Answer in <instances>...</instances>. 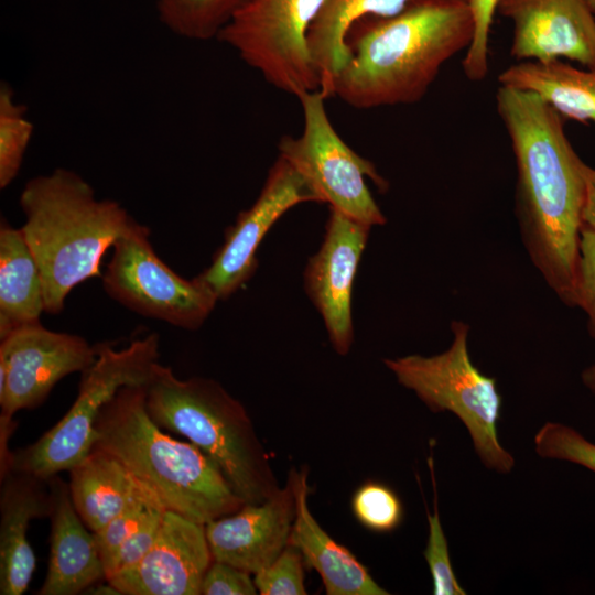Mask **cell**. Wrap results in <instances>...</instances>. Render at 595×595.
Masks as SVG:
<instances>
[{
  "instance_id": "6da1fadb",
  "label": "cell",
  "mask_w": 595,
  "mask_h": 595,
  "mask_svg": "<svg viewBox=\"0 0 595 595\" xmlns=\"http://www.w3.org/2000/svg\"><path fill=\"white\" fill-rule=\"evenodd\" d=\"M497 111L517 166V215L533 264L559 299L575 306L586 164L561 115L537 94L500 86Z\"/></svg>"
},
{
  "instance_id": "7a4b0ae2",
  "label": "cell",
  "mask_w": 595,
  "mask_h": 595,
  "mask_svg": "<svg viewBox=\"0 0 595 595\" xmlns=\"http://www.w3.org/2000/svg\"><path fill=\"white\" fill-rule=\"evenodd\" d=\"M473 35L467 0H410L396 14L361 18L347 32L333 96L357 109L415 104Z\"/></svg>"
},
{
  "instance_id": "3957f363",
  "label": "cell",
  "mask_w": 595,
  "mask_h": 595,
  "mask_svg": "<svg viewBox=\"0 0 595 595\" xmlns=\"http://www.w3.org/2000/svg\"><path fill=\"white\" fill-rule=\"evenodd\" d=\"M19 202L25 216L20 228L39 264L50 314L62 312L76 285L101 275L106 251L137 221L64 167L29 180Z\"/></svg>"
},
{
  "instance_id": "277c9868",
  "label": "cell",
  "mask_w": 595,
  "mask_h": 595,
  "mask_svg": "<svg viewBox=\"0 0 595 595\" xmlns=\"http://www.w3.org/2000/svg\"><path fill=\"white\" fill-rule=\"evenodd\" d=\"M94 431L91 448L119 459L167 510L206 524L245 505L204 452L173 439L152 420L144 387L121 388L101 409Z\"/></svg>"
},
{
  "instance_id": "5b68a950",
  "label": "cell",
  "mask_w": 595,
  "mask_h": 595,
  "mask_svg": "<svg viewBox=\"0 0 595 595\" xmlns=\"http://www.w3.org/2000/svg\"><path fill=\"white\" fill-rule=\"evenodd\" d=\"M144 394L152 420L204 452L245 504H260L279 490L270 456L247 410L218 381L181 379L158 363Z\"/></svg>"
},
{
  "instance_id": "8992f818",
  "label": "cell",
  "mask_w": 595,
  "mask_h": 595,
  "mask_svg": "<svg viewBox=\"0 0 595 595\" xmlns=\"http://www.w3.org/2000/svg\"><path fill=\"white\" fill-rule=\"evenodd\" d=\"M451 327L453 342L445 351L429 357L388 358L383 363L398 382L412 390L432 412L448 411L463 422L485 467L508 474L515 458L498 439L502 397L496 379L473 364L468 353V324L454 321Z\"/></svg>"
},
{
  "instance_id": "52a82bcc",
  "label": "cell",
  "mask_w": 595,
  "mask_h": 595,
  "mask_svg": "<svg viewBox=\"0 0 595 595\" xmlns=\"http://www.w3.org/2000/svg\"><path fill=\"white\" fill-rule=\"evenodd\" d=\"M159 335L151 333L122 349L97 345L94 363L82 372L77 397L64 416L34 443L13 451L12 470L48 479L84 459L104 408L123 387H144L159 363Z\"/></svg>"
},
{
  "instance_id": "ba28073f",
  "label": "cell",
  "mask_w": 595,
  "mask_h": 595,
  "mask_svg": "<svg viewBox=\"0 0 595 595\" xmlns=\"http://www.w3.org/2000/svg\"><path fill=\"white\" fill-rule=\"evenodd\" d=\"M325 0H242L216 40L277 89L320 90L309 32Z\"/></svg>"
},
{
  "instance_id": "9c48e42d",
  "label": "cell",
  "mask_w": 595,
  "mask_h": 595,
  "mask_svg": "<svg viewBox=\"0 0 595 595\" xmlns=\"http://www.w3.org/2000/svg\"><path fill=\"white\" fill-rule=\"evenodd\" d=\"M298 98L303 130L299 137H281L278 155L300 173L318 203H327L370 227L383 225L386 217L366 184L368 177L382 190L387 186L375 164L356 153L337 133L321 90Z\"/></svg>"
},
{
  "instance_id": "30bf717a",
  "label": "cell",
  "mask_w": 595,
  "mask_h": 595,
  "mask_svg": "<svg viewBox=\"0 0 595 595\" xmlns=\"http://www.w3.org/2000/svg\"><path fill=\"white\" fill-rule=\"evenodd\" d=\"M149 236V228L136 221L116 240L101 274L105 291L142 316L197 329L218 301L195 278L184 279L170 269L154 251Z\"/></svg>"
},
{
  "instance_id": "8fae6325",
  "label": "cell",
  "mask_w": 595,
  "mask_h": 595,
  "mask_svg": "<svg viewBox=\"0 0 595 595\" xmlns=\"http://www.w3.org/2000/svg\"><path fill=\"white\" fill-rule=\"evenodd\" d=\"M96 356L97 345L41 322L13 329L0 338V413L41 405L61 379L83 372Z\"/></svg>"
},
{
  "instance_id": "7c38bea8",
  "label": "cell",
  "mask_w": 595,
  "mask_h": 595,
  "mask_svg": "<svg viewBox=\"0 0 595 595\" xmlns=\"http://www.w3.org/2000/svg\"><path fill=\"white\" fill-rule=\"evenodd\" d=\"M306 202H317L316 196L300 173L278 155L255 203L226 229L212 263L195 279L217 301L230 298L253 275L258 247L270 228L288 210Z\"/></svg>"
},
{
  "instance_id": "4fadbf2b",
  "label": "cell",
  "mask_w": 595,
  "mask_h": 595,
  "mask_svg": "<svg viewBox=\"0 0 595 595\" xmlns=\"http://www.w3.org/2000/svg\"><path fill=\"white\" fill-rule=\"evenodd\" d=\"M371 227L329 208L323 242L305 267L304 289L320 312L334 350L353 344V284Z\"/></svg>"
},
{
  "instance_id": "5bb4252c",
  "label": "cell",
  "mask_w": 595,
  "mask_h": 595,
  "mask_svg": "<svg viewBox=\"0 0 595 595\" xmlns=\"http://www.w3.org/2000/svg\"><path fill=\"white\" fill-rule=\"evenodd\" d=\"M212 562L205 524L167 510L150 550L107 580L122 595H201Z\"/></svg>"
},
{
  "instance_id": "9a60e30c",
  "label": "cell",
  "mask_w": 595,
  "mask_h": 595,
  "mask_svg": "<svg viewBox=\"0 0 595 595\" xmlns=\"http://www.w3.org/2000/svg\"><path fill=\"white\" fill-rule=\"evenodd\" d=\"M497 12L513 24L516 60L565 57L595 67V14L587 0H499Z\"/></svg>"
},
{
  "instance_id": "2e32d148",
  "label": "cell",
  "mask_w": 595,
  "mask_h": 595,
  "mask_svg": "<svg viewBox=\"0 0 595 595\" xmlns=\"http://www.w3.org/2000/svg\"><path fill=\"white\" fill-rule=\"evenodd\" d=\"M295 518V491L291 476L283 487L260 504L205 524L213 560L250 574L270 565L285 549Z\"/></svg>"
},
{
  "instance_id": "e0dca14e",
  "label": "cell",
  "mask_w": 595,
  "mask_h": 595,
  "mask_svg": "<svg viewBox=\"0 0 595 595\" xmlns=\"http://www.w3.org/2000/svg\"><path fill=\"white\" fill-rule=\"evenodd\" d=\"M52 495L50 554L39 595H78L107 580L95 533L77 513L68 483L48 478Z\"/></svg>"
},
{
  "instance_id": "ac0fdd59",
  "label": "cell",
  "mask_w": 595,
  "mask_h": 595,
  "mask_svg": "<svg viewBox=\"0 0 595 595\" xmlns=\"http://www.w3.org/2000/svg\"><path fill=\"white\" fill-rule=\"evenodd\" d=\"M52 495L48 479L11 470L0 479V594L22 595L35 569L28 541L32 520L48 518Z\"/></svg>"
},
{
  "instance_id": "d6986e66",
  "label": "cell",
  "mask_w": 595,
  "mask_h": 595,
  "mask_svg": "<svg viewBox=\"0 0 595 595\" xmlns=\"http://www.w3.org/2000/svg\"><path fill=\"white\" fill-rule=\"evenodd\" d=\"M295 491V518L289 543L296 548L305 565L321 576L327 595H388L367 567L346 547L336 542L310 511L307 467L289 473Z\"/></svg>"
},
{
  "instance_id": "ffe728a7",
  "label": "cell",
  "mask_w": 595,
  "mask_h": 595,
  "mask_svg": "<svg viewBox=\"0 0 595 595\" xmlns=\"http://www.w3.org/2000/svg\"><path fill=\"white\" fill-rule=\"evenodd\" d=\"M45 296L39 264L21 228L0 225V338L41 322Z\"/></svg>"
},
{
  "instance_id": "44dd1931",
  "label": "cell",
  "mask_w": 595,
  "mask_h": 595,
  "mask_svg": "<svg viewBox=\"0 0 595 595\" xmlns=\"http://www.w3.org/2000/svg\"><path fill=\"white\" fill-rule=\"evenodd\" d=\"M500 86L537 94L567 118L595 123V67L581 69L560 60L520 61L502 71Z\"/></svg>"
},
{
  "instance_id": "7402d4cb",
  "label": "cell",
  "mask_w": 595,
  "mask_h": 595,
  "mask_svg": "<svg viewBox=\"0 0 595 595\" xmlns=\"http://www.w3.org/2000/svg\"><path fill=\"white\" fill-rule=\"evenodd\" d=\"M68 473L73 505L94 533L126 507L138 486L119 459L99 448H91Z\"/></svg>"
},
{
  "instance_id": "603a6c76",
  "label": "cell",
  "mask_w": 595,
  "mask_h": 595,
  "mask_svg": "<svg viewBox=\"0 0 595 595\" xmlns=\"http://www.w3.org/2000/svg\"><path fill=\"white\" fill-rule=\"evenodd\" d=\"M410 0H325L309 32V46L317 69L322 94L333 96L334 80L349 58L346 35L365 17H389Z\"/></svg>"
},
{
  "instance_id": "cb8c5ba5",
  "label": "cell",
  "mask_w": 595,
  "mask_h": 595,
  "mask_svg": "<svg viewBox=\"0 0 595 595\" xmlns=\"http://www.w3.org/2000/svg\"><path fill=\"white\" fill-rule=\"evenodd\" d=\"M242 0H155L161 23L193 41L216 39Z\"/></svg>"
},
{
  "instance_id": "d4e9b609",
  "label": "cell",
  "mask_w": 595,
  "mask_h": 595,
  "mask_svg": "<svg viewBox=\"0 0 595 595\" xmlns=\"http://www.w3.org/2000/svg\"><path fill=\"white\" fill-rule=\"evenodd\" d=\"M34 126L26 107L15 99L13 89L0 85V187H8L18 176Z\"/></svg>"
},
{
  "instance_id": "484cf974",
  "label": "cell",
  "mask_w": 595,
  "mask_h": 595,
  "mask_svg": "<svg viewBox=\"0 0 595 595\" xmlns=\"http://www.w3.org/2000/svg\"><path fill=\"white\" fill-rule=\"evenodd\" d=\"M351 511L366 529L387 533L396 530L403 521L404 509L398 494L380 482L367 480L351 497Z\"/></svg>"
},
{
  "instance_id": "4316f807",
  "label": "cell",
  "mask_w": 595,
  "mask_h": 595,
  "mask_svg": "<svg viewBox=\"0 0 595 595\" xmlns=\"http://www.w3.org/2000/svg\"><path fill=\"white\" fill-rule=\"evenodd\" d=\"M433 483L434 502L433 513L426 512L429 523V537L424 559L428 563L432 581L434 595H465L467 592L459 585L452 567L448 543L442 528L440 512L437 508L436 483L434 478L432 457L428 459Z\"/></svg>"
},
{
  "instance_id": "83f0119b",
  "label": "cell",
  "mask_w": 595,
  "mask_h": 595,
  "mask_svg": "<svg viewBox=\"0 0 595 595\" xmlns=\"http://www.w3.org/2000/svg\"><path fill=\"white\" fill-rule=\"evenodd\" d=\"M533 442L540 457L567 461L595 473V444L573 428L547 422L536 433Z\"/></svg>"
},
{
  "instance_id": "f1b7e54d",
  "label": "cell",
  "mask_w": 595,
  "mask_h": 595,
  "mask_svg": "<svg viewBox=\"0 0 595 595\" xmlns=\"http://www.w3.org/2000/svg\"><path fill=\"white\" fill-rule=\"evenodd\" d=\"M152 490L138 480L137 489L126 507L101 530L95 532L107 578L116 570L120 550L136 528Z\"/></svg>"
},
{
  "instance_id": "f546056e",
  "label": "cell",
  "mask_w": 595,
  "mask_h": 595,
  "mask_svg": "<svg viewBox=\"0 0 595 595\" xmlns=\"http://www.w3.org/2000/svg\"><path fill=\"white\" fill-rule=\"evenodd\" d=\"M304 560L301 552L288 544L267 567L253 574L261 595H305Z\"/></svg>"
},
{
  "instance_id": "4dcf8cb0",
  "label": "cell",
  "mask_w": 595,
  "mask_h": 595,
  "mask_svg": "<svg viewBox=\"0 0 595 595\" xmlns=\"http://www.w3.org/2000/svg\"><path fill=\"white\" fill-rule=\"evenodd\" d=\"M474 20V35L462 62L465 76L483 80L488 72L489 32L499 0H467Z\"/></svg>"
},
{
  "instance_id": "1f68e13d",
  "label": "cell",
  "mask_w": 595,
  "mask_h": 595,
  "mask_svg": "<svg viewBox=\"0 0 595 595\" xmlns=\"http://www.w3.org/2000/svg\"><path fill=\"white\" fill-rule=\"evenodd\" d=\"M166 511L162 501L152 491L136 528L120 550L113 574L132 566L150 550L160 533Z\"/></svg>"
},
{
  "instance_id": "d6a6232c",
  "label": "cell",
  "mask_w": 595,
  "mask_h": 595,
  "mask_svg": "<svg viewBox=\"0 0 595 595\" xmlns=\"http://www.w3.org/2000/svg\"><path fill=\"white\" fill-rule=\"evenodd\" d=\"M574 299L575 306L586 313L595 336V232L586 226L581 231Z\"/></svg>"
},
{
  "instance_id": "836d02e7",
  "label": "cell",
  "mask_w": 595,
  "mask_h": 595,
  "mask_svg": "<svg viewBox=\"0 0 595 595\" xmlns=\"http://www.w3.org/2000/svg\"><path fill=\"white\" fill-rule=\"evenodd\" d=\"M257 591L252 574L216 560L210 563L201 586L203 595H256Z\"/></svg>"
},
{
  "instance_id": "e575fe53",
  "label": "cell",
  "mask_w": 595,
  "mask_h": 595,
  "mask_svg": "<svg viewBox=\"0 0 595 595\" xmlns=\"http://www.w3.org/2000/svg\"><path fill=\"white\" fill-rule=\"evenodd\" d=\"M17 425L14 416L0 413V479L12 470L13 452L9 448V441Z\"/></svg>"
},
{
  "instance_id": "d590c367",
  "label": "cell",
  "mask_w": 595,
  "mask_h": 595,
  "mask_svg": "<svg viewBox=\"0 0 595 595\" xmlns=\"http://www.w3.org/2000/svg\"><path fill=\"white\" fill-rule=\"evenodd\" d=\"M583 226L595 232V169L585 170V199L582 212Z\"/></svg>"
},
{
  "instance_id": "8d00e7d4",
  "label": "cell",
  "mask_w": 595,
  "mask_h": 595,
  "mask_svg": "<svg viewBox=\"0 0 595 595\" xmlns=\"http://www.w3.org/2000/svg\"><path fill=\"white\" fill-rule=\"evenodd\" d=\"M84 594L93 595H122L108 580L98 582L88 587Z\"/></svg>"
},
{
  "instance_id": "74e56055",
  "label": "cell",
  "mask_w": 595,
  "mask_h": 595,
  "mask_svg": "<svg viewBox=\"0 0 595 595\" xmlns=\"http://www.w3.org/2000/svg\"><path fill=\"white\" fill-rule=\"evenodd\" d=\"M581 377L583 383L595 393V364L584 369Z\"/></svg>"
},
{
  "instance_id": "f35d334b",
  "label": "cell",
  "mask_w": 595,
  "mask_h": 595,
  "mask_svg": "<svg viewBox=\"0 0 595 595\" xmlns=\"http://www.w3.org/2000/svg\"><path fill=\"white\" fill-rule=\"evenodd\" d=\"M587 3L589 8L592 9L593 13L595 14V0H587Z\"/></svg>"
}]
</instances>
